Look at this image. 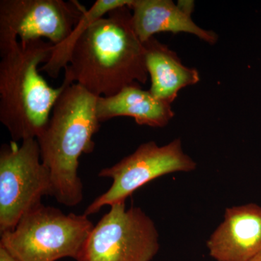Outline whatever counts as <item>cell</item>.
I'll return each mask as SVG.
<instances>
[{"label": "cell", "instance_id": "cell-1", "mask_svg": "<svg viewBox=\"0 0 261 261\" xmlns=\"http://www.w3.org/2000/svg\"><path fill=\"white\" fill-rule=\"evenodd\" d=\"M129 3L96 1L39 71L57 79L64 68V83L79 84L97 97L147 83L145 48L134 29Z\"/></svg>", "mask_w": 261, "mask_h": 261}, {"label": "cell", "instance_id": "cell-2", "mask_svg": "<svg viewBox=\"0 0 261 261\" xmlns=\"http://www.w3.org/2000/svg\"><path fill=\"white\" fill-rule=\"evenodd\" d=\"M63 85L47 126L37 141L43 164L50 173L51 197L62 205L75 207L84 197L80 159L93 151V137L100 122L97 97L79 84Z\"/></svg>", "mask_w": 261, "mask_h": 261}, {"label": "cell", "instance_id": "cell-3", "mask_svg": "<svg viewBox=\"0 0 261 261\" xmlns=\"http://www.w3.org/2000/svg\"><path fill=\"white\" fill-rule=\"evenodd\" d=\"M54 47L43 39L0 42V121L14 142L37 139L64 88L51 87L38 69Z\"/></svg>", "mask_w": 261, "mask_h": 261}, {"label": "cell", "instance_id": "cell-4", "mask_svg": "<svg viewBox=\"0 0 261 261\" xmlns=\"http://www.w3.org/2000/svg\"><path fill=\"white\" fill-rule=\"evenodd\" d=\"M94 226L84 214H66L41 203L25 213L13 229L0 233V246L19 261L76 260Z\"/></svg>", "mask_w": 261, "mask_h": 261}, {"label": "cell", "instance_id": "cell-5", "mask_svg": "<svg viewBox=\"0 0 261 261\" xmlns=\"http://www.w3.org/2000/svg\"><path fill=\"white\" fill-rule=\"evenodd\" d=\"M159 233L140 207L126 201L111 206L94 225L76 261H151L159 251Z\"/></svg>", "mask_w": 261, "mask_h": 261}, {"label": "cell", "instance_id": "cell-6", "mask_svg": "<svg viewBox=\"0 0 261 261\" xmlns=\"http://www.w3.org/2000/svg\"><path fill=\"white\" fill-rule=\"evenodd\" d=\"M50 173L43 164L37 139L0 149V233L13 229L25 213L51 196Z\"/></svg>", "mask_w": 261, "mask_h": 261}, {"label": "cell", "instance_id": "cell-7", "mask_svg": "<svg viewBox=\"0 0 261 261\" xmlns=\"http://www.w3.org/2000/svg\"><path fill=\"white\" fill-rule=\"evenodd\" d=\"M197 166V163L184 152L179 138L163 146L158 145L153 141L145 142L133 153L99 171L98 176L111 178L112 185L94 199L84 214L87 216L97 214L105 206L124 202L140 187L155 178L169 173L191 172Z\"/></svg>", "mask_w": 261, "mask_h": 261}, {"label": "cell", "instance_id": "cell-8", "mask_svg": "<svg viewBox=\"0 0 261 261\" xmlns=\"http://www.w3.org/2000/svg\"><path fill=\"white\" fill-rule=\"evenodd\" d=\"M75 0H1L0 42L47 39L64 42L87 12Z\"/></svg>", "mask_w": 261, "mask_h": 261}, {"label": "cell", "instance_id": "cell-9", "mask_svg": "<svg viewBox=\"0 0 261 261\" xmlns=\"http://www.w3.org/2000/svg\"><path fill=\"white\" fill-rule=\"evenodd\" d=\"M217 261H248L261 251V206L255 203L228 207L223 222L207 241Z\"/></svg>", "mask_w": 261, "mask_h": 261}, {"label": "cell", "instance_id": "cell-10", "mask_svg": "<svg viewBox=\"0 0 261 261\" xmlns=\"http://www.w3.org/2000/svg\"><path fill=\"white\" fill-rule=\"evenodd\" d=\"M129 8L134 29L142 42L162 32L187 33L209 44L219 40L216 33L200 28L171 0H133Z\"/></svg>", "mask_w": 261, "mask_h": 261}, {"label": "cell", "instance_id": "cell-11", "mask_svg": "<svg viewBox=\"0 0 261 261\" xmlns=\"http://www.w3.org/2000/svg\"><path fill=\"white\" fill-rule=\"evenodd\" d=\"M97 116L99 122L121 116L132 117L140 126L161 128L174 116L171 105L143 90L139 84L128 86L111 97H97Z\"/></svg>", "mask_w": 261, "mask_h": 261}, {"label": "cell", "instance_id": "cell-12", "mask_svg": "<svg viewBox=\"0 0 261 261\" xmlns=\"http://www.w3.org/2000/svg\"><path fill=\"white\" fill-rule=\"evenodd\" d=\"M143 43L146 66L151 80V93L172 104L181 89L200 82L198 70L182 63L167 45L151 37Z\"/></svg>", "mask_w": 261, "mask_h": 261}, {"label": "cell", "instance_id": "cell-13", "mask_svg": "<svg viewBox=\"0 0 261 261\" xmlns=\"http://www.w3.org/2000/svg\"><path fill=\"white\" fill-rule=\"evenodd\" d=\"M177 5L184 12L190 15H191L195 8L193 1H178Z\"/></svg>", "mask_w": 261, "mask_h": 261}, {"label": "cell", "instance_id": "cell-14", "mask_svg": "<svg viewBox=\"0 0 261 261\" xmlns=\"http://www.w3.org/2000/svg\"><path fill=\"white\" fill-rule=\"evenodd\" d=\"M0 261H19L4 247L0 246Z\"/></svg>", "mask_w": 261, "mask_h": 261}, {"label": "cell", "instance_id": "cell-15", "mask_svg": "<svg viewBox=\"0 0 261 261\" xmlns=\"http://www.w3.org/2000/svg\"><path fill=\"white\" fill-rule=\"evenodd\" d=\"M248 261H261V251L255 255V256L252 257Z\"/></svg>", "mask_w": 261, "mask_h": 261}]
</instances>
